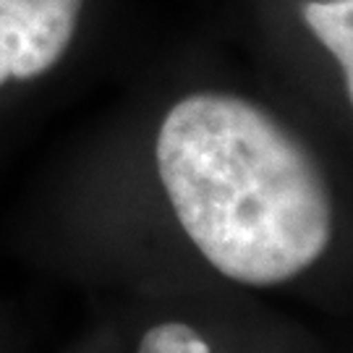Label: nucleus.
<instances>
[{
  "label": "nucleus",
  "instance_id": "nucleus-1",
  "mask_svg": "<svg viewBox=\"0 0 353 353\" xmlns=\"http://www.w3.org/2000/svg\"><path fill=\"white\" fill-rule=\"evenodd\" d=\"M154 157L181 228L225 278L270 288L327 252L325 176L262 108L233 94H191L165 115Z\"/></svg>",
  "mask_w": 353,
  "mask_h": 353
},
{
  "label": "nucleus",
  "instance_id": "nucleus-2",
  "mask_svg": "<svg viewBox=\"0 0 353 353\" xmlns=\"http://www.w3.org/2000/svg\"><path fill=\"white\" fill-rule=\"evenodd\" d=\"M84 0H0V87L37 79L63 58Z\"/></svg>",
  "mask_w": 353,
  "mask_h": 353
},
{
  "label": "nucleus",
  "instance_id": "nucleus-3",
  "mask_svg": "<svg viewBox=\"0 0 353 353\" xmlns=\"http://www.w3.org/2000/svg\"><path fill=\"white\" fill-rule=\"evenodd\" d=\"M303 16L319 42L338 58L345 74L348 97H353V0L306 3Z\"/></svg>",
  "mask_w": 353,
  "mask_h": 353
},
{
  "label": "nucleus",
  "instance_id": "nucleus-4",
  "mask_svg": "<svg viewBox=\"0 0 353 353\" xmlns=\"http://www.w3.org/2000/svg\"><path fill=\"white\" fill-rule=\"evenodd\" d=\"M139 353H212L210 343L183 322H163L144 332Z\"/></svg>",
  "mask_w": 353,
  "mask_h": 353
}]
</instances>
